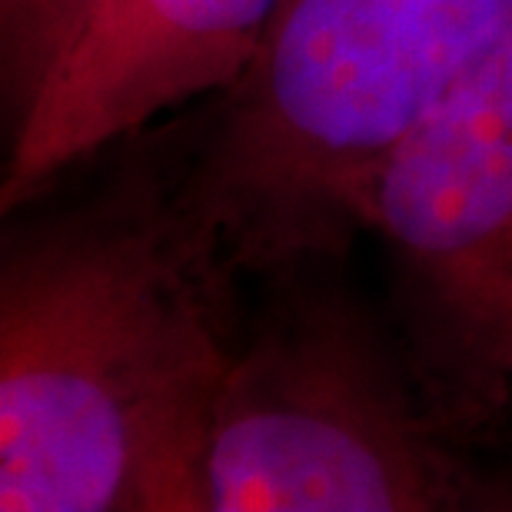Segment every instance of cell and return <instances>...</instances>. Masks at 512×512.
I'll return each mask as SVG.
<instances>
[{
  "mask_svg": "<svg viewBox=\"0 0 512 512\" xmlns=\"http://www.w3.org/2000/svg\"><path fill=\"white\" fill-rule=\"evenodd\" d=\"M306 266L243 326L207 446V512H512V469L463 446L386 313Z\"/></svg>",
  "mask_w": 512,
  "mask_h": 512,
  "instance_id": "cell-3",
  "label": "cell"
},
{
  "mask_svg": "<svg viewBox=\"0 0 512 512\" xmlns=\"http://www.w3.org/2000/svg\"><path fill=\"white\" fill-rule=\"evenodd\" d=\"M237 283L173 170L7 223L0 509L207 512Z\"/></svg>",
  "mask_w": 512,
  "mask_h": 512,
  "instance_id": "cell-1",
  "label": "cell"
},
{
  "mask_svg": "<svg viewBox=\"0 0 512 512\" xmlns=\"http://www.w3.org/2000/svg\"><path fill=\"white\" fill-rule=\"evenodd\" d=\"M94 0H0V100L7 137L27 117Z\"/></svg>",
  "mask_w": 512,
  "mask_h": 512,
  "instance_id": "cell-6",
  "label": "cell"
},
{
  "mask_svg": "<svg viewBox=\"0 0 512 512\" xmlns=\"http://www.w3.org/2000/svg\"><path fill=\"white\" fill-rule=\"evenodd\" d=\"M280 0H94L27 117L7 137L0 213L153 120L230 87Z\"/></svg>",
  "mask_w": 512,
  "mask_h": 512,
  "instance_id": "cell-5",
  "label": "cell"
},
{
  "mask_svg": "<svg viewBox=\"0 0 512 512\" xmlns=\"http://www.w3.org/2000/svg\"><path fill=\"white\" fill-rule=\"evenodd\" d=\"M363 233L426 403L512 469V37L383 163Z\"/></svg>",
  "mask_w": 512,
  "mask_h": 512,
  "instance_id": "cell-4",
  "label": "cell"
},
{
  "mask_svg": "<svg viewBox=\"0 0 512 512\" xmlns=\"http://www.w3.org/2000/svg\"><path fill=\"white\" fill-rule=\"evenodd\" d=\"M512 37V0H280L173 167L240 276L343 260L366 197L449 94Z\"/></svg>",
  "mask_w": 512,
  "mask_h": 512,
  "instance_id": "cell-2",
  "label": "cell"
}]
</instances>
